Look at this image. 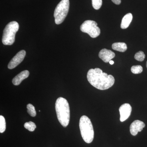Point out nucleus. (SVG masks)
Returning a JSON list of instances; mask_svg holds the SVG:
<instances>
[{"mask_svg": "<svg viewBox=\"0 0 147 147\" xmlns=\"http://www.w3.org/2000/svg\"><path fill=\"white\" fill-rule=\"evenodd\" d=\"M27 112L29 115L32 117H34L36 116V113L35 107L31 104H28L27 106Z\"/></svg>", "mask_w": 147, "mask_h": 147, "instance_id": "2eb2a0df", "label": "nucleus"}, {"mask_svg": "<svg viewBox=\"0 0 147 147\" xmlns=\"http://www.w3.org/2000/svg\"><path fill=\"white\" fill-rule=\"evenodd\" d=\"M87 76L90 84L98 90L108 89L115 84L114 77L112 75L102 72L99 68L90 69Z\"/></svg>", "mask_w": 147, "mask_h": 147, "instance_id": "f257e3e1", "label": "nucleus"}, {"mask_svg": "<svg viewBox=\"0 0 147 147\" xmlns=\"http://www.w3.org/2000/svg\"><path fill=\"white\" fill-rule=\"evenodd\" d=\"M19 24L16 21H12L6 26L2 37L3 44L6 45H11L14 43L15 35L19 30Z\"/></svg>", "mask_w": 147, "mask_h": 147, "instance_id": "20e7f679", "label": "nucleus"}, {"mask_svg": "<svg viewBox=\"0 0 147 147\" xmlns=\"http://www.w3.org/2000/svg\"><path fill=\"white\" fill-rule=\"evenodd\" d=\"M131 105L128 103H124L121 105L119 109L120 118V120L121 122H123L128 118L130 115L131 112Z\"/></svg>", "mask_w": 147, "mask_h": 147, "instance_id": "6e6552de", "label": "nucleus"}, {"mask_svg": "<svg viewBox=\"0 0 147 147\" xmlns=\"http://www.w3.org/2000/svg\"><path fill=\"white\" fill-rule=\"evenodd\" d=\"M24 126L25 128L30 131H34L36 127L35 124L32 121H29L26 123L24 124Z\"/></svg>", "mask_w": 147, "mask_h": 147, "instance_id": "4468645a", "label": "nucleus"}, {"mask_svg": "<svg viewBox=\"0 0 147 147\" xmlns=\"http://www.w3.org/2000/svg\"><path fill=\"white\" fill-rule=\"evenodd\" d=\"M69 7V0H62L57 5L54 11L56 24H62L67 16Z\"/></svg>", "mask_w": 147, "mask_h": 147, "instance_id": "39448f33", "label": "nucleus"}, {"mask_svg": "<svg viewBox=\"0 0 147 147\" xmlns=\"http://www.w3.org/2000/svg\"><path fill=\"white\" fill-rule=\"evenodd\" d=\"M109 63H110V64H111V65L114 64V61H112V60L110 61V62H109Z\"/></svg>", "mask_w": 147, "mask_h": 147, "instance_id": "412c9836", "label": "nucleus"}, {"mask_svg": "<svg viewBox=\"0 0 147 147\" xmlns=\"http://www.w3.org/2000/svg\"><path fill=\"white\" fill-rule=\"evenodd\" d=\"M112 2L116 5H120L121 3V0H112Z\"/></svg>", "mask_w": 147, "mask_h": 147, "instance_id": "aec40b11", "label": "nucleus"}, {"mask_svg": "<svg viewBox=\"0 0 147 147\" xmlns=\"http://www.w3.org/2000/svg\"><path fill=\"white\" fill-rule=\"evenodd\" d=\"M92 5L95 9L98 10L102 5V0H92Z\"/></svg>", "mask_w": 147, "mask_h": 147, "instance_id": "a211bd4d", "label": "nucleus"}, {"mask_svg": "<svg viewBox=\"0 0 147 147\" xmlns=\"http://www.w3.org/2000/svg\"><path fill=\"white\" fill-rule=\"evenodd\" d=\"M26 55V52L25 50H22L19 51L9 62L8 64V68L9 69H12L16 67L23 61Z\"/></svg>", "mask_w": 147, "mask_h": 147, "instance_id": "0eeeda50", "label": "nucleus"}, {"mask_svg": "<svg viewBox=\"0 0 147 147\" xmlns=\"http://www.w3.org/2000/svg\"><path fill=\"white\" fill-rule=\"evenodd\" d=\"M133 16L131 13H128L125 15L122 20L121 24V28L125 29L127 28L132 21Z\"/></svg>", "mask_w": 147, "mask_h": 147, "instance_id": "f8f14e48", "label": "nucleus"}, {"mask_svg": "<svg viewBox=\"0 0 147 147\" xmlns=\"http://www.w3.org/2000/svg\"><path fill=\"white\" fill-rule=\"evenodd\" d=\"M55 110L60 123L64 127H66L70 119V109L68 101L64 98L59 97L55 103Z\"/></svg>", "mask_w": 147, "mask_h": 147, "instance_id": "f03ea898", "label": "nucleus"}, {"mask_svg": "<svg viewBox=\"0 0 147 147\" xmlns=\"http://www.w3.org/2000/svg\"><path fill=\"white\" fill-rule=\"evenodd\" d=\"M29 74L30 72L28 70L21 71L12 79V84L15 86L20 85L23 80L28 77Z\"/></svg>", "mask_w": 147, "mask_h": 147, "instance_id": "9b49d317", "label": "nucleus"}, {"mask_svg": "<svg viewBox=\"0 0 147 147\" xmlns=\"http://www.w3.org/2000/svg\"><path fill=\"white\" fill-rule=\"evenodd\" d=\"M112 48L113 50L119 52H125L127 49V46L125 42H115L112 45Z\"/></svg>", "mask_w": 147, "mask_h": 147, "instance_id": "ddd939ff", "label": "nucleus"}, {"mask_svg": "<svg viewBox=\"0 0 147 147\" xmlns=\"http://www.w3.org/2000/svg\"><path fill=\"white\" fill-rule=\"evenodd\" d=\"M82 32L88 34L93 38L97 37L100 34V29L97 26V24L94 21L87 20L84 21L80 27Z\"/></svg>", "mask_w": 147, "mask_h": 147, "instance_id": "423d86ee", "label": "nucleus"}, {"mask_svg": "<svg viewBox=\"0 0 147 147\" xmlns=\"http://www.w3.org/2000/svg\"><path fill=\"white\" fill-rule=\"evenodd\" d=\"M98 56L104 62L108 63L115 57V55L111 50L103 49L99 52Z\"/></svg>", "mask_w": 147, "mask_h": 147, "instance_id": "9d476101", "label": "nucleus"}, {"mask_svg": "<svg viewBox=\"0 0 147 147\" xmlns=\"http://www.w3.org/2000/svg\"><path fill=\"white\" fill-rule=\"evenodd\" d=\"M145 127V124L142 121L135 120L131 123L130 126V131L131 135L136 136L138 132H140L143 130Z\"/></svg>", "mask_w": 147, "mask_h": 147, "instance_id": "1a4fd4ad", "label": "nucleus"}, {"mask_svg": "<svg viewBox=\"0 0 147 147\" xmlns=\"http://www.w3.org/2000/svg\"><path fill=\"white\" fill-rule=\"evenodd\" d=\"M146 67L147 68V63H146Z\"/></svg>", "mask_w": 147, "mask_h": 147, "instance_id": "4be33fe9", "label": "nucleus"}, {"mask_svg": "<svg viewBox=\"0 0 147 147\" xmlns=\"http://www.w3.org/2000/svg\"><path fill=\"white\" fill-rule=\"evenodd\" d=\"M6 129V122L3 116H0V132L3 133Z\"/></svg>", "mask_w": 147, "mask_h": 147, "instance_id": "dca6fc26", "label": "nucleus"}, {"mask_svg": "<svg viewBox=\"0 0 147 147\" xmlns=\"http://www.w3.org/2000/svg\"><path fill=\"white\" fill-rule=\"evenodd\" d=\"M145 57L146 56L144 52L142 51H139L135 54L134 58L135 59L139 61H143L144 60Z\"/></svg>", "mask_w": 147, "mask_h": 147, "instance_id": "6ab92c4d", "label": "nucleus"}, {"mask_svg": "<svg viewBox=\"0 0 147 147\" xmlns=\"http://www.w3.org/2000/svg\"><path fill=\"white\" fill-rule=\"evenodd\" d=\"M79 127L81 135L87 144L92 142L94 138L93 127L90 119L86 116H82L79 121Z\"/></svg>", "mask_w": 147, "mask_h": 147, "instance_id": "7ed1b4c3", "label": "nucleus"}, {"mask_svg": "<svg viewBox=\"0 0 147 147\" xmlns=\"http://www.w3.org/2000/svg\"><path fill=\"white\" fill-rule=\"evenodd\" d=\"M143 67L141 65H134L131 67V70L132 73L134 74H138L143 71Z\"/></svg>", "mask_w": 147, "mask_h": 147, "instance_id": "f3484780", "label": "nucleus"}]
</instances>
